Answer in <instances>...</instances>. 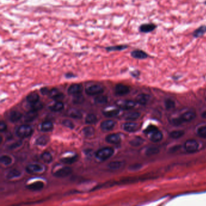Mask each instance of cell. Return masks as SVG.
<instances>
[{"label":"cell","instance_id":"cell-9","mask_svg":"<svg viewBox=\"0 0 206 206\" xmlns=\"http://www.w3.org/2000/svg\"><path fill=\"white\" fill-rule=\"evenodd\" d=\"M83 88L81 84H72L68 89V93L70 95H76L78 94H80L82 92Z\"/></svg>","mask_w":206,"mask_h":206},{"label":"cell","instance_id":"cell-7","mask_svg":"<svg viewBox=\"0 0 206 206\" xmlns=\"http://www.w3.org/2000/svg\"><path fill=\"white\" fill-rule=\"evenodd\" d=\"M129 88L124 84H119L115 87V93L118 96H124L129 93Z\"/></svg>","mask_w":206,"mask_h":206},{"label":"cell","instance_id":"cell-5","mask_svg":"<svg viewBox=\"0 0 206 206\" xmlns=\"http://www.w3.org/2000/svg\"><path fill=\"white\" fill-rule=\"evenodd\" d=\"M72 173V169L70 167H63L56 170L53 175L57 178H65Z\"/></svg>","mask_w":206,"mask_h":206},{"label":"cell","instance_id":"cell-27","mask_svg":"<svg viewBox=\"0 0 206 206\" xmlns=\"http://www.w3.org/2000/svg\"><path fill=\"white\" fill-rule=\"evenodd\" d=\"M64 108V105L63 103L60 101H57L55 104H54L52 106L50 107V109L54 112H58L62 110Z\"/></svg>","mask_w":206,"mask_h":206},{"label":"cell","instance_id":"cell-46","mask_svg":"<svg viewBox=\"0 0 206 206\" xmlns=\"http://www.w3.org/2000/svg\"><path fill=\"white\" fill-rule=\"evenodd\" d=\"M62 125L68 128H70L71 129H73L75 128V125L74 123L70 120L65 119L62 121Z\"/></svg>","mask_w":206,"mask_h":206},{"label":"cell","instance_id":"cell-42","mask_svg":"<svg viewBox=\"0 0 206 206\" xmlns=\"http://www.w3.org/2000/svg\"><path fill=\"white\" fill-rule=\"evenodd\" d=\"M31 108L32 110L38 111L39 110H41L43 108V104L38 101L36 103H34L33 104H31Z\"/></svg>","mask_w":206,"mask_h":206},{"label":"cell","instance_id":"cell-10","mask_svg":"<svg viewBox=\"0 0 206 206\" xmlns=\"http://www.w3.org/2000/svg\"><path fill=\"white\" fill-rule=\"evenodd\" d=\"M120 110L115 108H107L103 111V114L107 117H113L119 115Z\"/></svg>","mask_w":206,"mask_h":206},{"label":"cell","instance_id":"cell-44","mask_svg":"<svg viewBox=\"0 0 206 206\" xmlns=\"http://www.w3.org/2000/svg\"><path fill=\"white\" fill-rule=\"evenodd\" d=\"M197 134L198 136L202 137V138H205L206 137V125L202 126L198 128L197 130Z\"/></svg>","mask_w":206,"mask_h":206},{"label":"cell","instance_id":"cell-24","mask_svg":"<svg viewBox=\"0 0 206 206\" xmlns=\"http://www.w3.org/2000/svg\"><path fill=\"white\" fill-rule=\"evenodd\" d=\"M22 117V114L17 111H13L10 113L9 119L12 122H16L19 121Z\"/></svg>","mask_w":206,"mask_h":206},{"label":"cell","instance_id":"cell-19","mask_svg":"<svg viewBox=\"0 0 206 206\" xmlns=\"http://www.w3.org/2000/svg\"><path fill=\"white\" fill-rule=\"evenodd\" d=\"M67 115L73 119H81L82 118V114L81 112L76 109H70L67 111Z\"/></svg>","mask_w":206,"mask_h":206},{"label":"cell","instance_id":"cell-57","mask_svg":"<svg viewBox=\"0 0 206 206\" xmlns=\"http://www.w3.org/2000/svg\"><path fill=\"white\" fill-rule=\"evenodd\" d=\"M205 4H206V1H205Z\"/></svg>","mask_w":206,"mask_h":206},{"label":"cell","instance_id":"cell-22","mask_svg":"<svg viewBox=\"0 0 206 206\" xmlns=\"http://www.w3.org/2000/svg\"><path fill=\"white\" fill-rule=\"evenodd\" d=\"M50 141V137L48 135H44L40 136L36 140V144L40 146H45Z\"/></svg>","mask_w":206,"mask_h":206},{"label":"cell","instance_id":"cell-4","mask_svg":"<svg viewBox=\"0 0 206 206\" xmlns=\"http://www.w3.org/2000/svg\"><path fill=\"white\" fill-rule=\"evenodd\" d=\"M117 105L121 110H129L135 107L136 103L132 100H120L117 102Z\"/></svg>","mask_w":206,"mask_h":206},{"label":"cell","instance_id":"cell-36","mask_svg":"<svg viewBox=\"0 0 206 206\" xmlns=\"http://www.w3.org/2000/svg\"><path fill=\"white\" fill-rule=\"evenodd\" d=\"M41 158L46 163H50L53 160V157L49 152H43L41 155Z\"/></svg>","mask_w":206,"mask_h":206},{"label":"cell","instance_id":"cell-2","mask_svg":"<svg viewBox=\"0 0 206 206\" xmlns=\"http://www.w3.org/2000/svg\"><path fill=\"white\" fill-rule=\"evenodd\" d=\"M32 132L33 130L31 126L27 125H22L18 127L16 133L18 137L22 139H24L30 136L32 134Z\"/></svg>","mask_w":206,"mask_h":206},{"label":"cell","instance_id":"cell-55","mask_svg":"<svg viewBox=\"0 0 206 206\" xmlns=\"http://www.w3.org/2000/svg\"><path fill=\"white\" fill-rule=\"evenodd\" d=\"M201 117L204 119H206V110L203 111L201 114Z\"/></svg>","mask_w":206,"mask_h":206},{"label":"cell","instance_id":"cell-23","mask_svg":"<svg viewBox=\"0 0 206 206\" xmlns=\"http://www.w3.org/2000/svg\"><path fill=\"white\" fill-rule=\"evenodd\" d=\"M40 96L37 93H31L27 97V100L30 104H33L39 101Z\"/></svg>","mask_w":206,"mask_h":206},{"label":"cell","instance_id":"cell-58","mask_svg":"<svg viewBox=\"0 0 206 206\" xmlns=\"http://www.w3.org/2000/svg\"><path fill=\"white\" fill-rule=\"evenodd\" d=\"M205 99H206V97H205Z\"/></svg>","mask_w":206,"mask_h":206},{"label":"cell","instance_id":"cell-15","mask_svg":"<svg viewBox=\"0 0 206 206\" xmlns=\"http://www.w3.org/2000/svg\"><path fill=\"white\" fill-rule=\"evenodd\" d=\"M180 117L183 122H190L195 119L196 114L194 112L187 111L183 114Z\"/></svg>","mask_w":206,"mask_h":206},{"label":"cell","instance_id":"cell-16","mask_svg":"<svg viewBox=\"0 0 206 206\" xmlns=\"http://www.w3.org/2000/svg\"><path fill=\"white\" fill-rule=\"evenodd\" d=\"M150 136V140L154 143H157L160 142L163 139V134L158 130H156L152 132Z\"/></svg>","mask_w":206,"mask_h":206},{"label":"cell","instance_id":"cell-13","mask_svg":"<svg viewBox=\"0 0 206 206\" xmlns=\"http://www.w3.org/2000/svg\"><path fill=\"white\" fill-rule=\"evenodd\" d=\"M131 54L132 57L138 59H145L148 57V55L146 52L140 50H134L131 52Z\"/></svg>","mask_w":206,"mask_h":206},{"label":"cell","instance_id":"cell-31","mask_svg":"<svg viewBox=\"0 0 206 206\" xmlns=\"http://www.w3.org/2000/svg\"><path fill=\"white\" fill-rule=\"evenodd\" d=\"M128 46L126 45H121V46H110L106 47L105 49L106 50L108 51H121L125 50L126 49L128 48Z\"/></svg>","mask_w":206,"mask_h":206},{"label":"cell","instance_id":"cell-35","mask_svg":"<svg viewBox=\"0 0 206 206\" xmlns=\"http://www.w3.org/2000/svg\"><path fill=\"white\" fill-rule=\"evenodd\" d=\"M97 122V117L93 114H89L85 118V123L87 124H94Z\"/></svg>","mask_w":206,"mask_h":206},{"label":"cell","instance_id":"cell-38","mask_svg":"<svg viewBox=\"0 0 206 206\" xmlns=\"http://www.w3.org/2000/svg\"><path fill=\"white\" fill-rule=\"evenodd\" d=\"M82 132L86 137H91L94 135L95 131L94 129L91 126H86L83 129Z\"/></svg>","mask_w":206,"mask_h":206},{"label":"cell","instance_id":"cell-52","mask_svg":"<svg viewBox=\"0 0 206 206\" xmlns=\"http://www.w3.org/2000/svg\"><path fill=\"white\" fill-rule=\"evenodd\" d=\"M180 145H177V146H174V147H172V148L171 149H170V152H176V151H178L180 149Z\"/></svg>","mask_w":206,"mask_h":206},{"label":"cell","instance_id":"cell-37","mask_svg":"<svg viewBox=\"0 0 206 206\" xmlns=\"http://www.w3.org/2000/svg\"><path fill=\"white\" fill-rule=\"evenodd\" d=\"M184 134V132L183 131H174L170 133V137L174 139H178Z\"/></svg>","mask_w":206,"mask_h":206},{"label":"cell","instance_id":"cell-11","mask_svg":"<svg viewBox=\"0 0 206 206\" xmlns=\"http://www.w3.org/2000/svg\"><path fill=\"white\" fill-rule=\"evenodd\" d=\"M106 141L111 144H118L121 141V137L118 134H110L106 137Z\"/></svg>","mask_w":206,"mask_h":206},{"label":"cell","instance_id":"cell-17","mask_svg":"<svg viewBox=\"0 0 206 206\" xmlns=\"http://www.w3.org/2000/svg\"><path fill=\"white\" fill-rule=\"evenodd\" d=\"M115 122L113 120H105L103 122H102L100 125L101 128L104 131H110L113 129V128L115 126Z\"/></svg>","mask_w":206,"mask_h":206},{"label":"cell","instance_id":"cell-41","mask_svg":"<svg viewBox=\"0 0 206 206\" xmlns=\"http://www.w3.org/2000/svg\"><path fill=\"white\" fill-rule=\"evenodd\" d=\"M122 166V163L121 161H112L108 164V167L113 170H116L120 169Z\"/></svg>","mask_w":206,"mask_h":206},{"label":"cell","instance_id":"cell-30","mask_svg":"<svg viewBox=\"0 0 206 206\" xmlns=\"http://www.w3.org/2000/svg\"><path fill=\"white\" fill-rule=\"evenodd\" d=\"M21 175V172L20 171L16 170V169H13L9 172V173L7 175V178L8 179H13L15 178H18L20 177Z\"/></svg>","mask_w":206,"mask_h":206},{"label":"cell","instance_id":"cell-12","mask_svg":"<svg viewBox=\"0 0 206 206\" xmlns=\"http://www.w3.org/2000/svg\"><path fill=\"white\" fill-rule=\"evenodd\" d=\"M156 27L157 26L154 24H143L140 26L139 30L142 33H149L154 31Z\"/></svg>","mask_w":206,"mask_h":206},{"label":"cell","instance_id":"cell-28","mask_svg":"<svg viewBox=\"0 0 206 206\" xmlns=\"http://www.w3.org/2000/svg\"><path fill=\"white\" fill-rule=\"evenodd\" d=\"M140 116V114L139 113L133 111L126 114V115L125 116V119L128 120H135L138 119Z\"/></svg>","mask_w":206,"mask_h":206},{"label":"cell","instance_id":"cell-51","mask_svg":"<svg viewBox=\"0 0 206 206\" xmlns=\"http://www.w3.org/2000/svg\"><path fill=\"white\" fill-rule=\"evenodd\" d=\"M41 92L43 95H49L50 90L47 88L44 87L41 89Z\"/></svg>","mask_w":206,"mask_h":206},{"label":"cell","instance_id":"cell-48","mask_svg":"<svg viewBox=\"0 0 206 206\" xmlns=\"http://www.w3.org/2000/svg\"><path fill=\"white\" fill-rule=\"evenodd\" d=\"M21 145H22V142L21 141H17V142L12 143V145H9L8 146V148L9 149H16V148L19 147Z\"/></svg>","mask_w":206,"mask_h":206},{"label":"cell","instance_id":"cell-8","mask_svg":"<svg viewBox=\"0 0 206 206\" xmlns=\"http://www.w3.org/2000/svg\"><path fill=\"white\" fill-rule=\"evenodd\" d=\"M25 170L29 174L38 173L43 170V167L38 164H30L26 167Z\"/></svg>","mask_w":206,"mask_h":206},{"label":"cell","instance_id":"cell-39","mask_svg":"<svg viewBox=\"0 0 206 206\" xmlns=\"http://www.w3.org/2000/svg\"><path fill=\"white\" fill-rule=\"evenodd\" d=\"M160 149L157 147H150L146 151V155L148 156H151L159 153Z\"/></svg>","mask_w":206,"mask_h":206},{"label":"cell","instance_id":"cell-43","mask_svg":"<svg viewBox=\"0 0 206 206\" xmlns=\"http://www.w3.org/2000/svg\"><path fill=\"white\" fill-rule=\"evenodd\" d=\"M175 104L174 100L171 99H167L165 101V107L167 110H170L175 107Z\"/></svg>","mask_w":206,"mask_h":206},{"label":"cell","instance_id":"cell-33","mask_svg":"<svg viewBox=\"0 0 206 206\" xmlns=\"http://www.w3.org/2000/svg\"><path fill=\"white\" fill-rule=\"evenodd\" d=\"M78 160V155H74L71 157H66L64 158H62L61 160V161L65 164H71L76 162Z\"/></svg>","mask_w":206,"mask_h":206},{"label":"cell","instance_id":"cell-47","mask_svg":"<svg viewBox=\"0 0 206 206\" xmlns=\"http://www.w3.org/2000/svg\"><path fill=\"white\" fill-rule=\"evenodd\" d=\"M157 129H158V128L155 126H154V125H150V126H149L146 129V130L145 131V132L146 134H151L152 132H154L155 131H156Z\"/></svg>","mask_w":206,"mask_h":206},{"label":"cell","instance_id":"cell-20","mask_svg":"<svg viewBox=\"0 0 206 206\" xmlns=\"http://www.w3.org/2000/svg\"><path fill=\"white\" fill-rule=\"evenodd\" d=\"M138 128H139L138 125L133 122L126 123L123 125L124 130L129 132H132L136 131L137 129H138Z\"/></svg>","mask_w":206,"mask_h":206},{"label":"cell","instance_id":"cell-50","mask_svg":"<svg viewBox=\"0 0 206 206\" xmlns=\"http://www.w3.org/2000/svg\"><path fill=\"white\" fill-rule=\"evenodd\" d=\"M7 129V125L4 122H1L0 123V131L1 132L5 131Z\"/></svg>","mask_w":206,"mask_h":206},{"label":"cell","instance_id":"cell-56","mask_svg":"<svg viewBox=\"0 0 206 206\" xmlns=\"http://www.w3.org/2000/svg\"><path fill=\"white\" fill-rule=\"evenodd\" d=\"M74 76L73 74H70V73H68L66 75V77L68 78H73Z\"/></svg>","mask_w":206,"mask_h":206},{"label":"cell","instance_id":"cell-34","mask_svg":"<svg viewBox=\"0 0 206 206\" xmlns=\"http://www.w3.org/2000/svg\"><path fill=\"white\" fill-rule=\"evenodd\" d=\"M85 98L84 97L83 95L81 94V93L80 94H78L74 96L73 99V104H77V105H79V104H82V103L84 102Z\"/></svg>","mask_w":206,"mask_h":206},{"label":"cell","instance_id":"cell-45","mask_svg":"<svg viewBox=\"0 0 206 206\" xmlns=\"http://www.w3.org/2000/svg\"><path fill=\"white\" fill-rule=\"evenodd\" d=\"M60 92L59 91V90L56 88H53L51 90H50V92L49 93V96L50 98L54 99L60 93Z\"/></svg>","mask_w":206,"mask_h":206},{"label":"cell","instance_id":"cell-18","mask_svg":"<svg viewBox=\"0 0 206 206\" xmlns=\"http://www.w3.org/2000/svg\"><path fill=\"white\" fill-rule=\"evenodd\" d=\"M38 114L37 111H34V110H31L26 113V114L24 116V120L26 122H31L33 121L34 120H35L37 117H38Z\"/></svg>","mask_w":206,"mask_h":206},{"label":"cell","instance_id":"cell-14","mask_svg":"<svg viewBox=\"0 0 206 206\" xmlns=\"http://www.w3.org/2000/svg\"><path fill=\"white\" fill-rule=\"evenodd\" d=\"M44 184L42 181H36L35 183H31L26 186V187L31 190L33 191H38L41 190L44 188Z\"/></svg>","mask_w":206,"mask_h":206},{"label":"cell","instance_id":"cell-53","mask_svg":"<svg viewBox=\"0 0 206 206\" xmlns=\"http://www.w3.org/2000/svg\"><path fill=\"white\" fill-rule=\"evenodd\" d=\"M63 97H64V95L62 93H60L59 94L54 100H55L56 101H60L61 100H62L63 99Z\"/></svg>","mask_w":206,"mask_h":206},{"label":"cell","instance_id":"cell-54","mask_svg":"<svg viewBox=\"0 0 206 206\" xmlns=\"http://www.w3.org/2000/svg\"><path fill=\"white\" fill-rule=\"evenodd\" d=\"M141 165L139 164H134V165H132L130 167V169H132V170H135V169H138L140 167Z\"/></svg>","mask_w":206,"mask_h":206},{"label":"cell","instance_id":"cell-40","mask_svg":"<svg viewBox=\"0 0 206 206\" xmlns=\"http://www.w3.org/2000/svg\"><path fill=\"white\" fill-rule=\"evenodd\" d=\"M0 161L1 163L6 166L9 165L12 163V159L10 157L8 156V155H2L1 157H0Z\"/></svg>","mask_w":206,"mask_h":206},{"label":"cell","instance_id":"cell-6","mask_svg":"<svg viewBox=\"0 0 206 206\" xmlns=\"http://www.w3.org/2000/svg\"><path fill=\"white\" fill-rule=\"evenodd\" d=\"M199 147L198 142L195 140H189L184 143V149L187 152L193 153L196 152Z\"/></svg>","mask_w":206,"mask_h":206},{"label":"cell","instance_id":"cell-32","mask_svg":"<svg viewBox=\"0 0 206 206\" xmlns=\"http://www.w3.org/2000/svg\"><path fill=\"white\" fill-rule=\"evenodd\" d=\"M53 125L51 122H44L41 125V130L44 132H49L53 129Z\"/></svg>","mask_w":206,"mask_h":206},{"label":"cell","instance_id":"cell-26","mask_svg":"<svg viewBox=\"0 0 206 206\" xmlns=\"http://www.w3.org/2000/svg\"><path fill=\"white\" fill-rule=\"evenodd\" d=\"M205 33H206V26L202 25L194 31L193 33V36L195 38H199L202 37Z\"/></svg>","mask_w":206,"mask_h":206},{"label":"cell","instance_id":"cell-29","mask_svg":"<svg viewBox=\"0 0 206 206\" xmlns=\"http://www.w3.org/2000/svg\"><path fill=\"white\" fill-rule=\"evenodd\" d=\"M95 103L97 104H105L108 102V98L107 96L104 95H99L94 99Z\"/></svg>","mask_w":206,"mask_h":206},{"label":"cell","instance_id":"cell-25","mask_svg":"<svg viewBox=\"0 0 206 206\" xmlns=\"http://www.w3.org/2000/svg\"><path fill=\"white\" fill-rule=\"evenodd\" d=\"M145 140L142 138H141V137H135L129 142V144L134 147H137L143 144Z\"/></svg>","mask_w":206,"mask_h":206},{"label":"cell","instance_id":"cell-3","mask_svg":"<svg viewBox=\"0 0 206 206\" xmlns=\"http://www.w3.org/2000/svg\"><path fill=\"white\" fill-rule=\"evenodd\" d=\"M85 92L89 96L99 95L104 92V88L99 85H93L87 88Z\"/></svg>","mask_w":206,"mask_h":206},{"label":"cell","instance_id":"cell-21","mask_svg":"<svg viewBox=\"0 0 206 206\" xmlns=\"http://www.w3.org/2000/svg\"><path fill=\"white\" fill-rule=\"evenodd\" d=\"M149 100V96L146 94H140L136 97V102L140 105H146Z\"/></svg>","mask_w":206,"mask_h":206},{"label":"cell","instance_id":"cell-1","mask_svg":"<svg viewBox=\"0 0 206 206\" xmlns=\"http://www.w3.org/2000/svg\"><path fill=\"white\" fill-rule=\"evenodd\" d=\"M114 154V149L112 148H104L97 151L96 157L101 161H105L111 157Z\"/></svg>","mask_w":206,"mask_h":206},{"label":"cell","instance_id":"cell-49","mask_svg":"<svg viewBox=\"0 0 206 206\" xmlns=\"http://www.w3.org/2000/svg\"><path fill=\"white\" fill-rule=\"evenodd\" d=\"M183 123H184L183 122V120H181V117H178V118H175V119H174L172 120V123L173 125H175V126H179L180 125H181Z\"/></svg>","mask_w":206,"mask_h":206}]
</instances>
